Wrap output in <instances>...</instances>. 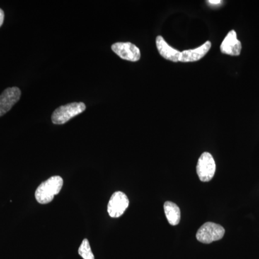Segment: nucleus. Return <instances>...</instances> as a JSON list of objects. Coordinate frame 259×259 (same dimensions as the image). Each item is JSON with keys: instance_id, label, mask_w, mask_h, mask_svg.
Instances as JSON below:
<instances>
[{"instance_id": "1", "label": "nucleus", "mask_w": 259, "mask_h": 259, "mask_svg": "<svg viewBox=\"0 0 259 259\" xmlns=\"http://www.w3.org/2000/svg\"><path fill=\"white\" fill-rule=\"evenodd\" d=\"M64 185L61 177L54 176L42 182L35 191V199L40 204H48L52 202L54 196L60 192Z\"/></svg>"}, {"instance_id": "2", "label": "nucleus", "mask_w": 259, "mask_h": 259, "mask_svg": "<svg viewBox=\"0 0 259 259\" xmlns=\"http://www.w3.org/2000/svg\"><path fill=\"white\" fill-rule=\"evenodd\" d=\"M86 105L83 102H72L59 107L51 116L53 123L63 125L71 120L75 116L82 113L86 110Z\"/></svg>"}, {"instance_id": "3", "label": "nucleus", "mask_w": 259, "mask_h": 259, "mask_svg": "<svg viewBox=\"0 0 259 259\" xmlns=\"http://www.w3.org/2000/svg\"><path fill=\"white\" fill-rule=\"evenodd\" d=\"M225 233H226L225 228L221 225L207 222L200 227L197 231L196 237H197V241L202 243L209 244L212 242L222 239Z\"/></svg>"}, {"instance_id": "4", "label": "nucleus", "mask_w": 259, "mask_h": 259, "mask_svg": "<svg viewBox=\"0 0 259 259\" xmlns=\"http://www.w3.org/2000/svg\"><path fill=\"white\" fill-rule=\"evenodd\" d=\"M216 164L212 155L204 152L199 158L197 165V173L199 180L203 182H209L215 173Z\"/></svg>"}, {"instance_id": "5", "label": "nucleus", "mask_w": 259, "mask_h": 259, "mask_svg": "<svg viewBox=\"0 0 259 259\" xmlns=\"http://www.w3.org/2000/svg\"><path fill=\"white\" fill-rule=\"evenodd\" d=\"M111 48L112 51L124 60L136 62L141 59L140 49L131 42H115Z\"/></svg>"}, {"instance_id": "6", "label": "nucleus", "mask_w": 259, "mask_h": 259, "mask_svg": "<svg viewBox=\"0 0 259 259\" xmlns=\"http://www.w3.org/2000/svg\"><path fill=\"white\" fill-rule=\"evenodd\" d=\"M129 199L125 194L116 192L112 194L107 205V212L111 218H119L128 207Z\"/></svg>"}, {"instance_id": "7", "label": "nucleus", "mask_w": 259, "mask_h": 259, "mask_svg": "<svg viewBox=\"0 0 259 259\" xmlns=\"http://www.w3.org/2000/svg\"><path fill=\"white\" fill-rule=\"evenodd\" d=\"M21 91L18 88L6 89L0 95V117L11 110L20 100Z\"/></svg>"}, {"instance_id": "8", "label": "nucleus", "mask_w": 259, "mask_h": 259, "mask_svg": "<svg viewBox=\"0 0 259 259\" xmlns=\"http://www.w3.org/2000/svg\"><path fill=\"white\" fill-rule=\"evenodd\" d=\"M241 42L237 38L236 32L231 30L221 44V53L227 55L237 56L241 54Z\"/></svg>"}, {"instance_id": "9", "label": "nucleus", "mask_w": 259, "mask_h": 259, "mask_svg": "<svg viewBox=\"0 0 259 259\" xmlns=\"http://www.w3.org/2000/svg\"><path fill=\"white\" fill-rule=\"evenodd\" d=\"M211 46H212L211 42L207 41L196 49L182 51L180 56V62H194V61L200 60L209 52Z\"/></svg>"}, {"instance_id": "10", "label": "nucleus", "mask_w": 259, "mask_h": 259, "mask_svg": "<svg viewBox=\"0 0 259 259\" xmlns=\"http://www.w3.org/2000/svg\"><path fill=\"white\" fill-rule=\"evenodd\" d=\"M156 44L158 52L162 57L173 62L180 61V51L170 47L161 35H158L156 37Z\"/></svg>"}, {"instance_id": "11", "label": "nucleus", "mask_w": 259, "mask_h": 259, "mask_svg": "<svg viewBox=\"0 0 259 259\" xmlns=\"http://www.w3.org/2000/svg\"><path fill=\"white\" fill-rule=\"evenodd\" d=\"M165 214L168 223L171 226H177L180 222V209L176 204L167 201L163 205Z\"/></svg>"}, {"instance_id": "12", "label": "nucleus", "mask_w": 259, "mask_h": 259, "mask_svg": "<svg viewBox=\"0 0 259 259\" xmlns=\"http://www.w3.org/2000/svg\"><path fill=\"white\" fill-rule=\"evenodd\" d=\"M78 252H79V254L83 259H95V255H94L93 251H92L91 247H90V243H89L88 239L83 240Z\"/></svg>"}, {"instance_id": "13", "label": "nucleus", "mask_w": 259, "mask_h": 259, "mask_svg": "<svg viewBox=\"0 0 259 259\" xmlns=\"http://www.w3.org/2000/svg\"><path fill=\"white\" fill-rule=\"evenodd\" d=\"M4 19H5V13L4 11L3 10L0 9V27L3 25V23H4Z\"/></svg>"}, {"instance_id": "14", "label": "nucleus", "mask_w": 259, "mask_h": 259, "mask_svg": "<svg viewBox=\"0 0 259 259\" xmlns=\"http://www.w3.org/2000/svg\"><path fill=\"white\" fill-rule=\"evenodd\" d=\"M207 3L211 5H219L222 3V1H221V0H216V1H214H214L213 0H209V1H207Z\"/></svg>"}]
</instances>
